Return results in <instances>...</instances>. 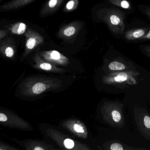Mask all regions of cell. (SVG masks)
<instances>
[{
  "mask_svg": "<svg viewBox=\"0 0 150 150\" xmlns=\"http://www.w3.org/2000/svg\"><path fill=\"white\" fill-rule=\"evenodd\" d=\"M99 19L106 23L109 30L117 35H123L126 28V13L117 8H105L99 11Z\"/></svg>",
  "mask_w": 150,
  "mask_h": 150,
  "instance_id": "obj_1",
  "label": "cell"
},
{
  "mask_svg": "<svg viewBox=\"0 0 150 150\" xmlns=\"http://www.w3.org/2000/svg\"><path fill=\"white\" fill-rule=\"evenodd\" d=\"M0 125L13 129L31 130L30 126L17 114L9 109L0 107Z\"/></svg>",
  "mask_w": 150,
  "mask_h": 150,
  "instance_id": "obj_2",
  "label": "cell"
},
{
  "mask_svg": "<svg viewBox=\"0 0 150 150\" xmlns=\"http://www.w3.org/2000/svg\"><path fill=\"white\" fill-rule=\"evenodd\" d=\"M140 73L136 70H124L115 73L108 79L109 82L122 85L127 87L134 86L139 83Z\"/></svg>",
  "mask_w": 150,
  "mask_h": 150,
  "instance_id": "obj_3",
  "label": "cell"
},
{
  "mask_svg": "<svg viewBox=\"0 0 150 150\" xmlns=\"http://www.w3.org/2000/svg\"><path fill=\"white\" fill-rule=\"evenodd\" d=\"M134 114L137 126L142 135L150 140V115L144 108L135 107Z\"/></svg>",
  "mask_w": 150,
  "mask_h": 150,
  "instance_id": "obj_4",
  "label": "cell"
},
{
  "mask_svg": "<svg viewBox=\"0 0 150 150\" xmlns=\"http://www.w3.org/2000/svg\"><path fill=\"white\" fill-rule=\"evenodd\" d=\"M26 39L25 49L23 57H26L38 46L44 42L43 36L32 28H28L24 33Z\"/></svg>",
  "mask_w": 150,
  "mask_h": 150,
  "instance_id": "obj_5",
  "label": "cell"
},
{
  "mask_svg": "<svg viewBox=\"0 0 150 150\" xmlns=\"http://www.w3.org/2000/svg\"><path fill=\"white\" fill-rule=\"evenodd\" d=\"M82 26L80 22H72L62 26L59 31L58 36L63 39H72L79 32Z\"/></svg>",
  "mask_w": 150,
  "mask_h": 150,
  "instance_id": "obj_6",
  "label": "cell"
},
{
  "mask_svg": "<svg viewBox=\"0 0 150 150\" xmlns=\"http://www.w3.org/2000/svg\"><path fill=\"white\" fill-rule=\"evenodd\" d=\"M16 53V47L14 39L5 38L0 41V54L5 58L13 59Z\"/></svg>",
  "mask_w": 150,
  "mask_h": 150,
  "instance_id": "obj_7",
  "label": "cell"
},
{
  "mask_svg": "<svg viewBox=\"0 0 150 150\" xmlns=\"http://www.w3.org/2000/svg\"><path fill=\"white\" fill-rule=\"evenodd\" d=\"M150 30V26L131 28L125 31L124 38L129 42L136 43L141 38L147 34Z\"/></svg>",
  "mask_w": 150,
  "mask_h": 150,
  "instance_id": "obj_8",
  "label": "cell"
},
{
  "mask_svg": "<svg viewBox=\"0 0 150 150\" xmlns=\"http://www.w3.org/2000/svg\"><path fill=\"white\" fill-rule=\"evenodd\" d=\"M65 0H49L44 5L40 11L42 16H49L55 12Z\"/></svg>",
  "mask_w": 150,
  "mask_h": 150,
  "instance_id": "obj_9",
  "label": "cell"
},
{
  "mask_svg": "<svg viewBox=\"0 0 150 150\" xmlns=\"http://www.w3.org/2000/svg\"><path fill=\"white\" fill-rule=\"evenodd\" d=\"M35 0H11L0 6V11H8L20 9Z\"/></svg>",
  "mask_w": 150,
  "mask_h": 150,
  "instance_id": "obj_10",
  "label": "cell"
},
{
  "mask_svg": "<svg viewBox=\"0 0 150 150\" xmlns=\"http://www.w3.org/2000/svg\"><path fill=\"white\" fill-rule=\"evenodd\" d=\"M41 55L47 60L58 62H63L67 60V58L65 56L56 50L42 52Z\"/></svg>",
  "mask_w": 150,
  "mask_h": 150,
  "instance_id": "obj_11",
  "label": "cell"
},
{
  "mask_svg": "<svg viewBox=\"0 0 150 150\" xmlns=\"http://www.w3.org/2000/svg\"><path fill=\"white\" fill-rule=\"evenodd\" d=\"M27 29V26L25 23L18 22L10 25L8 30L13 34L21 35L25 33Z\"/></svg>",
  "mask_w": 150,
  "mask_h": 150,
  "instance_id": "obj_12",
  "label": "cell"
},
{
  "mask_svg": "<svg viewBox=\"0 0 150 150\" xmlns=\"http://www.w3.org/2000/svg\"><path fill=\"white\" fill-rule=\"evenodd\" d=\"M112 4L128 10H133L131 3L128 0H108Z\"/></svg>",
  "mask_w": 150,
  "mask_h": 150,
  "instance_id": "obj_13",
  "label": "cell"
},
{
  "mask_svg": "<svg viewBox=\"0 0 150 150\" xmlns=\"http://www.w3.org/2000/svg\"><path fill=\"white\" fill-rule=\"evenodd\" d=\"M79 0H70L69 1L65 6V11H71L75 10L79 5Z\"/></svg>",
  "mask_w": 150,
  "mask_h": 150,
  "instance_id": "obj_14",
  "label": "cell"
},
{
  "mask_svg": "<svg viewBox=\"0 0 150 150\" xmlns=\"http://www.w3.org/2000/svg\"><path fill=\"white\" fill-rule=\"evenodd\" d=\"M137 8L139 11L146 16L150 20V5L148 4H142L138 5Z\"/></svg>",
  "mask_w": 150,
  "mask_h": 150,
  "instance_id": "obj_15",
  "label": "cell"
},
{
  "mask_svg": "<svg viewBox=\"0 0 150 150\" xmlns=\"http://www.w3.org/2000/svg\"><path fill=\"white\" fill-rule=\"evenodd\" d=\"M139 48L144 55L150 58V44H141Z\"/></svg>",
  "mask_w": 150,
  "mask_h": 150,
  "instance_id": "obj_16",
  "label": "cell"
},
{
  "mask_svg": "<svg viewBox=\"0 0 150 150\" xmlns=\"http://www.w3.org/2000/svg\"><path fill=\"white\" fill-rule=\"evenodd\" d=\"M18 148L0 141V150H18Z\"/></svg>",
  "mask_w": 150,
  "mask_h": 150,
  "instance_id": "obj_17",
  "label": "cell"
},
{
  "mask_svg": "<svg viewBox=\"0 0 150 150\" xmlns=\"http://www.w3.org/2000/svg\"><path fill=\"white\" fill-rule=\"evenodd\" d=\"M64 146L67 149H72L74 147L75 143L73 140L66 139L64 141Z\"/></svg>",
  "mask_w": 150,
  "mask_h": 150,
  "instance_id": "obj_18",
  "label": "cell"
},
{
  "mask_svg": "<svg viewBox=\"0 0 150 150\" xmlns=\"http://www.w3.org/2000/svg\"><path fill=\"white\" fill-rule=\"evenodd\" d=\"M150 41V30L147 34H145L143 37L137 41L136 43H140V42H145V41Z\"/></svg>",
  "mask_w": 150,
  "mask_h": 150,
  "instance_id": "obj_19",
  "label": "cell"
},
{
  "mask_svg": "<svg viewBox=\"0 0 150 150\" xmlns=\"http://www.w3.org/2000/svg\"><path fill=\"white\" fill-rule=\"evenodd\" d=\"M74 129L76 132L78 133L82 134L84 133L85 131L81 125L79 124H75L74 125Z\"/></svg>",
  "mask_w": 150,
  "mask_h": 150,
  "instance_id": "obj_20",
  "label": "cell"
},
{
  "mask_svg": "<svg viewBox=\"0 0 150 150\" xmlns=\"http://www.w3.org/2000/svg\"><path fill=\"white\" fill-rule=\"evenodd\" d=\"M9 32V31L6 29L0 30V41L5 38L8 34Z\"/></svg>",
  "mask_w": 150,
  "mask_h": 150,
  "instance_id": "obj_21",
  "label": "cell"
},
{
  "mask_svg": "<svg viewBox=\"0 0 150 150\" xmlns=\"http://www.w3.org/2000/svg\"><path fill=\"white\" fill-rule=\"evenodd\" d=\"M45 150V149L42 148L41 146H40V145H38V146H37V147H35L34 148V149L33 150Z\"/></svg>",
  "mask_w": 150,
  "mask_h": 150,
  "instance_id": "obj_22",
  "label": "cell"
},
{
  "mask_svg": "<svg viewBox=\"0 0 150 150\" xmlns=\"http://www.w3.org/2000/svg\"><path fill=\"white\" fill-rule=\"evenodd\" d=\"M1 1V0H0V1Z\"/></svg>",
  "mask_w": 150,
  "mask_h": 150,
  "instance_id": "obj_23",
  "label": "cell"
}]
</instances>
